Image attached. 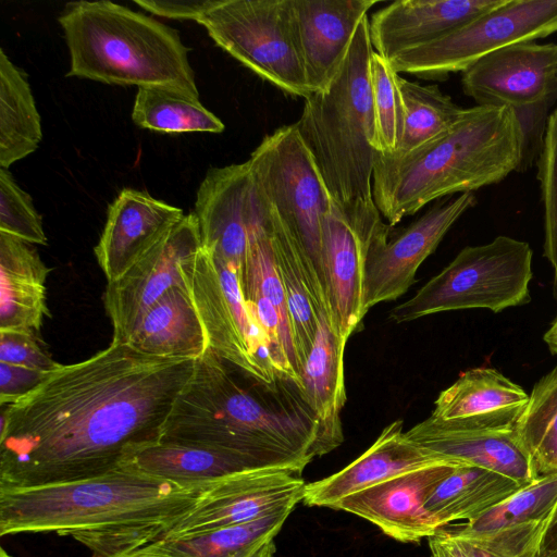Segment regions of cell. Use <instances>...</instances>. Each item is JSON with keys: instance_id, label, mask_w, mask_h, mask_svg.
I'll return each instance as SVG.
<instances>
[{"instance_id": "cell-1", "label": "cell", "mask_w": 557, "mask_h": 557, "mask_svg": "<svg viewBox=\"0 0 557 557\" xmlns=\"http://www.w3.org/2000/svg\"><path fill=\"white\" fill-rule=\"evenodd\" d=\"M196 360L144 355L127 343L59 364L30 393L2 406L0 487L101 475L160 441Z\"/></svg>"}, {"instance_id": "cell-2", "label": "cell", "mask_w": 557, "mask_h": 557, "mask_svg": "<svg viewBox=\"0 0 557 557\" xmlns=\"http://www.w3.org/2000/svg\"><path fill=\"white\" fill-rule=\"evenodd\" d=\"M317 436L302 385L286 374L261 381L208 349L177 395L160 441L232 450L301 474L317 457Z\"/></svg>"}, {"instance_id": "cell-3", "label": "cell", "mask_w": 557, "mask_h": 557, "mask_svg": "<svg viewBox=\"0 0 557 557\" xmlns=\"http://www.w3.org/2000/svg\"><path fill=\"white\" fill-rule=\"evenodd\" d=\"M209 486L186 488L122 465L84 480L0 487V535L55 532L110 557L150 544Z\"/></svg>"}, {"instance_id": "cell-4", "label": "cell", "mask_w": 557, "mask_h": 557, "mask_svg": "<svg viewBox=\"0 0 557 557\" xmlns=\"http://www.w3.org/2000/svg\"><path fill=\"white\" fill-rule=\"evenodd\" d=\"M524 133L508 107L474 106L444 134L403 157L379 152L372 195L389 226L429 202L472 193L520 171Z\"/></svg>"}, {"instance_id": "cell-5", "label": "cell", "mask_w": 557, "mask_h": 557, "mask_svg": "<svg viewBox=\"0 0 557 557\" xmlns=\"http://www.w3.org/2000/svg\"><path fill=\"white\" fill-rule=\"evenodd\" d=\"M373 52L366 15L341 71L326 90L305 99L295 123L331 200L348 216L379 210L372 195L379 156L370 82Z\"/></svg>"}, {"instance_id": "cell-6", "label": "cell", "mask_w": 557, "mask_h": 557, "mask_svg": "<svg viewBox=\"0 0 557 557\" xmlns=\"http://www.w3.org/2000/svg\"><path fill=\"white\" fill-rule=\"evenodd\" d=\"M58 21L71 59L66 77L199 97L190 49L176 29L107 0L67 3Z\"/></svg>"}, {"instance_id": "cell-7", "label": "cell", "mask_w": 557, "mask_h": 557, "mask_svg": "<svg viewBox=\"0 0 557 557\" xmlns=\"http://www.w3.org/2000/svg\"><path fill=\"white\" fill-rule=\"evenodd\" d=\"M532 249L527 242L500 235L465 247L411 298L395 306L388 319L404 323L429 314L488 309L495 313L530 300Z\"/></svg>"}, {"instance_id": "cell-8", "label": "cell", "mask_w": 557, "mask_h": 557, "mask_svg": "<svg viewBox=\"0 0 557 557\" xmlns=\"http://www.w3.org/2000/svg\"><path fill=\"white\" fill-rule=\"evenodd\" d=\"M247 162L270 216L299 245L327 293L323 221L332 200L295 124L267 135Z\"/></svg>"}, {"instance_id": "cell-9", "label": "cell", "mask_w": 557, "mask_h": 557, "mask_svg": "<svg viewBox=\"0 0 557 557\" xmlns=\"http://www.w3.org/2000/svg\"><path fill=\"white\" fill-rule=\"evenodd\" d=\"M216 46L278 89L308 98L290 0H216L199 21Z\"/></svg>"}, {"instance_id": "cell-10", "label": "cell", "mask_w": 557, "mask_h": 557, "mask_svg": "<svg viewBox=\"0 0 557 557\" xmlns=\"http://www.w3.org/2000/svg\"><path fill=\"white\" fill-rule=\"evenodd\" d=\"M554 33H557V0H505L444 37L387 62L397 74L444 81L500 48Z\"/></svg>"}, {"instance_id": "cell-11", "label": "cell", "mask_w": 557, "mask_h": 557, "mask_svg": "<svg viewBox=\"0 0 557 557\" xmlns=\"http://www.w3.org/2000/svg\"><path fill=\"white\" fill-rule=\"evenodd\" d=\"M182 273L208 349L257 379L273 382L280 373L248 309L237 271L201 247L184 263Z\"/></svg>"}, {"instance_id": "cell-12", "label": "cell", "mask_w": 557, "mask_h": 557, "mask_svg": "<svg viewBox=\"0 0 557 557\" xmlns=\"http://www.w3.org/2000/svg\"><path fill=\"white\" fill-rule=\"evenodd\" d=\"M524 407L453 420L430 416L405 433L441 460L490 469L529 485L539 478L517 432Z\"/></svg>"}, {"instance_id": "cell-13", "label": "cell", "mask_w": 557, "mask_h": 557, "mask_svg": "<svg viewBox=\"0 0 557 557\" xmlns=\"http://www.w3.org/2000/svg\"><path fill=\"white\" fill-rule=\"evenodd\" d=\"M476 202L473 193L435 203L396 237L382 222L372 235L366 264V313L377 304L404 295L416 281L422 262L436 249L450 227Z\"/></svg>"}, {"instance_id": "cell-14", "label": "cell", "mask_w": 557, "mask_h": 557, "mask_svg": "<svg viewBox=\"0 0 557 557\" xmlns=\"http://www.w3.org/2000/svg\"><path fill=\"white\" fill-rule=\"evenodd\" d=\"M305 486L299 473L286 470L263 469L232 475L210 485L186 513L151 543L246 523L283 508H295L304 498Z\"/></svg>"}, {"instance_id": "cell-15", "label": "cell", "mask_w": 557, "mask_h": 557, "mask_svg": "<svg viewBox=\"0 0 557 557\" xmlns=\"http://www.w3.org/2000/svg\"><path fill=\"white\" fill-rule=\"evenodd\" d=\"M195 212L182 220L103 294L113 339L125 343L140 317L168 290L184 286L182 267L201 249Z\"/></svg>"}, {"instance_id": "cell-16", "label": "cell", "mask_w": 557, "mask_h": 557, "mask_svg": "<svg viewBox=\"0 0 557 557\" xmlns=\"http://www.w3.org/2000/svg\"><path fill=\"white\" fill-rule=\"evenodd\" d=\"M461 85L476 106L508 107L516 114L546 107L557 92V44L500 48L463 71Z\"/></svg>"}, {"instance_id": "cell-17", "label": "cell", "mask_w": 557, "mask_h": 557, "mask_svg": "<svg viewBox=\"0 0 557 557\" xmlns=\"http://www.w3.org/2000/svg\"><path fill=\"white\" fill-rule=\"evenodd\" d=\"M384 222L380 211L347 216L333 201L323 221V267L336 336L346 347L360 330L366 264L372 235Z\"/></svg>"}, {"instance_id": "cell-18", "label": "cell", "mask_w": 557, "mask_h": 557, "mask_svg": "<svg viewBox=\"0 0 557 557\" xmlns=\"http://www.w3.org/2000/svg\"><path fill=\"white\" fill-rule=\"evenodd\" d=\"M257 196L248 162L211 168L196 197L202 248L243 274Z\"/></svg>"}, {"instance_id": "cell-19", "label": "cell", "mask_w": 557, "mask_h": 557, "mask_svg": "<svg viewBox=\"0 0 557 557\" xmlns=\"http://www.w3.org/2000/svg\"><path fill=\"white\" fill-rule=\"evenodd\" d=\"M458 466L441 461L400 473L345 497L333 509L361 517L399 542L419 543L440 528L425 508L429 496Z\"/></svg>"}, {"instance_id": "cell-20", "label": "cell", "mask_w": 557, "mask_h": 557, "mask_svg": "<svg viewBox=\"0 0 557 557\" xmlns=\"http://www.w3.org/2000/svg\"><path fill=\"white\" fill-rule=\"evenodd\" d=\"M376 0H290L296 44L311 92L332 84L358 25Z\"/></svg>"}, {"instance_id": "cell-21", "label": "cell", "mask_w": 557, "mask_h": 557, "mask_svg": "<svg viewBox=\"0 0 557 557\" xmlns=\"http://www.w3.org/2000/svg\"><path fill=\"white\" fill-rule=\"evenodd\" d=\"M184 216L144 190L123 188L110 203L94 251L108 283L120 278Z\"/></svg>"}, {"instance_id": "cell-22", "label": "cell", "mask_w": 557, "mask_h": 557, "mask_svg": "<svg viewBox=\"0 0 557 557\" xmlns=\"http://www.w3.org/2000/svg\"><path fill=\"white\" fill-rule=\"evenodd\" d=\"M505 0H398L369 17L374 51L385 59L437 40Z\"/></svg>"}, {"instance_id": "cell-23", "label": "cell", "mask_w": 557, "mask_h": 557, "mask_svg": "<svg viewBox=\"0 0 557 557\" xmlns=\"http://www.w3.org/2000/svg\"><path fill=\"white\" fill-rule=\"evenodd\" d=\"M403 429V420L393 421L344 469L306 484L302 502L308 506L334 508L345 497L395 475L444 461L411 442Z\"/></svg>"}, {"instance_id": "cell-24", "label": "cell", "mask_w": 557, "mask_h": 557, "mask_svg": "<svg viewBox=\"0 0 557 557\" xmlns=\"http://www.w3.org/2000/svg\"><path fill=\"white\" fill-rule=\"evenodd\" d=\"M123 465L186 488L207 487L238 473L272 469L232 450L164 441L138 449Z\"/></svg>"}, {"instance_id": "cell-25", "label": "cell", "mask_w": 557, "mask_h": 557, "mask_svg": "<svg viewBox=\"0 0 557 557\" xmlns=\"http://www.w3.org/2000/svg\"><path fill=\"white\" fill-rule=\"evenodd\" d=\"M50 271L33 244L0 232V330H40Z\"/></svg>"}, {"instance_id": "cell-26", "label": "cell", "mask_w": 557, "mask_h": 557, "mask_svg": "<svg viewBox=\"0 0 557 557\" xmlns=\"http://www.w3.org/2000/svg\"><path fill=\"white\" fill-rule=\"evenodd\" d=\"M125 343L151 357L197 360L203 356L208 341L186 286L172 287L153 304Z\"/></svg>"}, {"instance_id": "cell-27", "label": "cell", "mask_w": 557, "mask_h": 557, "mask_svg": "<svg viewBox=\"0 0 557 557\" xmlns=\"http://www.w3.org/2000/svg\"><path fill=\"white\" fill-rule=\"evenodd\" d=\"M344 351L330 323L319 318L312 349L302 370V384L317 420V457L323 456L344 441L341 412L346 403Z\"/></svg>"}, {"instance_id": "cell-28", "label": "cell", "mask_w": 557, "mask_h": 557, "mask_svg": "<svg viewBox=\"0 0 557 557\" xmlns=\"http://www.w3.org/2000/svg\"><path fill=\"white\" fill-rule=\"evenodd\" d=\"M524 486L496 471L460 465L437 484L425 508L441 528L473 520Z\"/></svg>"}, {"instance_id": "cell-29", "label": "cell", "mask_w": 557, "mask_h": 557, "mask_svg": "<svg viewBox=\"0 0 557 557\" xmlns=\"http://www.w3.org/2000/svg\"><path fill=\"white\" fill-rule=\"evenodd\" d=\"M293 510L283 508L246 523L159 541L131 552L169 557H250L274 540Z\"/></svg>"}, {"instance_id": "cell-30", "label": "cell", "mask_w": 557, "mask_h": 557, "mask_svg": "<svg viewBox=\"0 0 557 557\" xmlns=\"http://www.w3.org/2000/svg\"><path fill=\"white\" fill-rule=\"evenodd\" d=\"M42 139L41 120L26 73L0 49V165L9 169Z\"/></svg>"}, {"instance_id": "cell-31", "label": "cell", "mask_w": 557, "mask_h": 557, "mask_svg": "<svg viewBox=\"0 0 557 557\" xmlns=\"http://www.w3.org/2000/svg\"><path fill=\"white\" fill-rule=\"evenodd\" d=\"M529 395L498 370L487 367L462 372L434 401L431 416L453 420L524 407Z\"/></svg>"}, {"instance_id": "cell-32", "label": "cell", "mask_w": 557, "mask_h": 557, "mask_svg": "<svg viewBox=\"0 0 557 557\" xmlns=\"http://www.w3.org/2000/svg\"><path fill=\"white\" fill-rule=\"evenodd\" d=\"M132 120L141 128L166 134H219L225 128L199 97L162 87L138 88Z\"/></svg>"}, {"instance_id": "cell-33", "label": "cell", "mask_w": 557, "mask_h": 557, "mask_svg": "<svg viewBox=\"0 0 557 557\" xmlns=\"http://www.w3.org/2000/svg\"><path fill=\"white\" fill-rule=\"evenodd\" d=\"M397 84L405 111L400 144L392 157H403L448 131L462 115L453 99L436 85H422L401 76Z\"/></svg>"}, {"instance_id": "cell-34", "label": "cell", "mask_w": 557, "mask_h": 557, "mask_svg": "<svg viewBox=\"0 0 557 557\" xmlns=\"http://www.w3.org/2000/svg\"><path fill=\"white\" fill-rule=\"evenodd\" d=\"M537 478L557 472V366L534 385L517 421Z\"/></svg>"}, {"instance_id": "cell-35", "label": "cell", "mask_w": 557, "mask_h": 557, "mask_svg": "<svg viewBox=\"0 0 557 557\" xmlns=\"http://www.w3.org/2000/svg\"><path fill=\"white\" fill-rule=\"evenodd\" d=\"M557 504V472L539 478L480 517L450 523L446 532L467 536L548 520Z\"/></svg>"}, {"instance_id": "cell-36", "label": "cell", "mask_w": 557, "mask_h": 557, "mask_svg": "<svg viewBox=\"0 0 557 557\" xmlns=\"http://www.w3.org/2000/svg\"><path fill=\"white\" fill-rule=\"evenodd\" d=\"M397 76L389 63L374 51L370 63V82L374 148L381 154L395 153L404 133L405 111Z\"/></svg>"}, {"instance_id": "cell-37", "label": "cell", "mask_w": 557, "mask_h": 557, "mask_svg": "<svg viewBox=\"0 0 557 557\" xmlns=\"http://www.w3.org/2000/svg\"><path fill=\"white\" fill-rule=\"evenodd\" d=\"M537 181L544 209V253L554 270L557 300V107L547 119L537 161Z\"/></svg>"}, {"instance_id": "cell-38", "label": "cell", "mask_w": 557, "mask_h": 557, "mask_svg": "<svg viewBox=\"0 0 557 557\" xmlns=\"http://www.w3.org/2000/svg\"><path fill=\"white\" fill-rule=\"evenodd\" d=\"M547 522L519 524L475 535H451L470 557H537Z\"/></svg>"}, {"instance_id": "cell-39", "label": "cell", "mask_w": 557, "mask_h": 557, "mask_svg": "<svg viewBox=\"0 0 557 557\" xmlns=\"http://www.w3.org/2000/svg\"><path fill=\"white\" fill-rule=\"evenodd\" d=\"M0 232L33 245H47L41 215L9 169L0 168Z\"/></svg>"}, {"instance_id": "cell-40", "label": "cell", "mask_w": 557, "mask_h": 557, "mask_svg": "<svg viewBox=\"0 0 557 557\" xmlns=\"http://www.w3.org/2000/svg\"><path fill=\"white\" fill-rule=\"evenodd\" d=\"M0 362L47 373L60 364L41 347L35 332L28 330H0Z\"/></svg>"}, {"instance_id": "cell-41", "label": "cell", "mask_w": 557, "mask_h": 557, "mask_svg": "<svg viewBox=\"0 0 557 557\" xmlns=\"http://www.w3.org/2000/svg\"><path fill=\"white\" fill-rule=\"evenodd\" d=\"M48 373L0 362V405L7 406L21 399L35 389Z\"/></svg>"}, {"instance_id": "cell-42", "label": "cell", "mask_w": 557, "mask_h": 557, "mask_svg": "<svg viewBox=\"0 0 557 557\" xmlns=\"http://www.w3.org/2000/svg\"><path fill=\"white\" fill-rule=\"evenodd\" d=\"M134 2L158 16L198 23L213 8L216 0H134Z\"/></svg>"}, {"instance_id": "cell-43", "label": "cell", "mask_w": 557, "mask_h": 557, "mask_svg": "<svg viewBox=\"0 0 557 557\" xmlns=\"http://www.w3.org/2000/svg\"><path fill=\"white\" fill-rule=\"evenodd\" d=\"M428 540L431 557H470L460 542L442 528Z\"/></svg>"}, {"instance_id": "cell-44", "label": "cell", "mask_w": 557, "mask_h": 557, "mask_svg": "<svg viewBox=\"0 0 557 557\" xmlns=\"http://www.w3.org/2000/svg\"><path fill=\"white\" fill-rule=\"evenodd\" d=\"M539 557H557V504L544 531Z\"/></svg>"}, {"instance_id": "cell-45", "label": "cell", "mask_w": 557, "mask_h": 557, "mask_svg": "<svg viewBox=\"0 0 557 557\" xmlns=\"http://www.w3.org/2000/svg\"><path fill=\"white\" fill-rule=\"evenodd\" d=\"M544 342L553 355H557V315L544 334Z\"/></svg>"}, {"instance_id": "cell-46", "label": "cell", "mask_w": 557, "mask_h": 557, "mask_svg": "<svg viewBox=\"0 0 557 557\" xmlns=\"http://www.w3.org/2000/svg\"><path fill=\"white\" fill-rule=\"evenodd\" d=\"M274 553H275V544H274V541H271L268 544L263 545L260 549H258L250 557H274Z\"/></svg>"}, {"instance_id": "cell-47", "label": "cell", "mask_w": 557, "mask_h": 557, "mask_svg": "<svg viewBox=\"0 0 557 557\" xmlns=\"http://www.w3.org/2000/svg\"><path fill=\"white\" fill-rule=\"evenodd\" d=\"M110 557H169V556L140 553V552H128V553L117 554V555L110 556Z\"/></svg>"}, {"instance_id": "cell-48", "label": "cell", "mask_w": 557, "mask_h": 557, "mask_svg": "<svg viewBox=\"0 0 557 557\" xmlns=\"http://www.w3.org/2000/svg\"><path fill=\"white\" fill-rule=\"evenodd\" d=\"M0 557H10L7 552L4 550V548H1L0 550Z\"/></svg>"}, {"instance_id": "cell-49", "label": "cell", "mask_w": 557, "mask_h": 557, "mask_svg": "<svg viewBox=\"0 0 557 557\" xmlns=\"http://www.w3.org/2000/svg\"><path fill=\"white\" fill-rule=\"evenodd\" d=\"M539 557V556H537Z\"/></svg>"}]
</instances>
